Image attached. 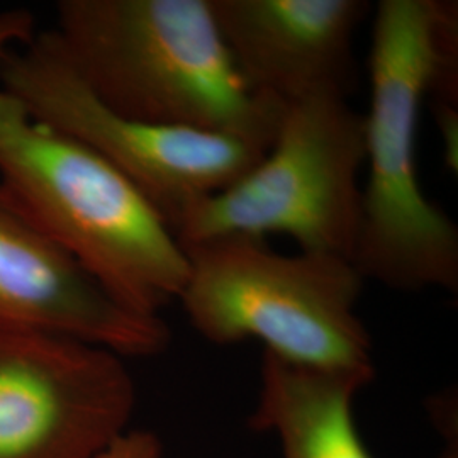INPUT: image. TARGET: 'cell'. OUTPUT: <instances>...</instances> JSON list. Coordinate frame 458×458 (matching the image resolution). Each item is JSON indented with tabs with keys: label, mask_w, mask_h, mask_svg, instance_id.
<instances>
[{
	"label": "cell",
	"mask_w": 458,
	"mask_h": 458,
	"mask_svg": "<svg viewBox=\"0 0 458 458\" xmlns=\"http://www.w3.org/2000/svg\"><path fill=\"white\" fill-rule=\"evenodd\" d=\"M124 359L64 335L0 327V458H96L130 429Z\"/></svg>",
	"instance_id": "obj_7"
},
{
	"label": "cell",
	"mask_w": 458,
	"mask_h": 458,
	"mask_svg": "<svg viewBox=\"0 0 458 458\" xmlns=\"http://www.w3.org/2000/svg\"><path fill=\"white\" fill-rule=\"evenodd\" d=\"M56 14L68 62L109 109L272 145L285 104L248 85L211 0H62Z\"/></svg>",
	"instance_id": "obj_3"
},
{
	"label": "cell",
	"mask_w": 458,
	"mask_h": 458,
	"mask_svg": "<svg viewBox=\"0 0 458 458\" xmlns=\"http://www.w3.org/2000/svg\"><path fill=\"white\" fill-rule=\"evenodd\" d=\"M374 376L376 369H314L263 352L250 426L274 433L282 458H374L353 416L357 394Z\"/></svg>",
	"instance_id": "obj_10"
},
{
	"label": "cell",
	"mask_w": 458,
	"mask_h": 458,
	"mask_svg": "<svg viewBox=\"0 0 458 458\" xmlns=\"http://www.w3.org/2000/svg\"><path fill=\"white\" fill-rule=\"evenodd\" d=\"M182 250L187 278L177 301L204 340H259L263 352L314 369H374L372 338L357 314L365 280L348 259L284 255L246 234Z\"/></svg>",
	"instance_id": "obj_4"
},
{
	"label": "cell",
	"mask_w": 458,
	"mask_h": 458,
	"mask_svg": "<svg viewBox=\"0 0 458 458\" xmlns=\"http://www.w3.org/2000/svg\"><path fill=\"white\" fill-rule=\"evenodd\" d=\"M433 404H435L433 414L442 418L440 429H445V438H446V445L438 458H458V423L457 416L452 420V397L450 395L438 397Z\"/></svg>",
	"instance_id": "obj_12"
},
{
	"label": "cell",
	"mask_w": 458,
	"mask_h": 458,
	"mask_svg": "<svg viewBox=\"0 0 458 458\" xmlns=\"http://www.w3.org/2000/svg\"><path fill=\"white\" fill-rule=\"evenodd\" d=\"M33 36L30 13L0 14V55ZM0 182L130 311L160 316L179 299L187 259L162 214L94 149L34 119L2 87Z\"/></svg>",
	"instance_id": "obj_2"
},
{
	"label": "cell",
	"mask_w": 458,
	"mask_h": 458,
	"mask_svg": "<svg viewBox=\"0 0 458 458\" xmlns=\"http://www.w3.org/2000/svg\"><path fill=\"white\" fill-rule=\"evenodd\" d=\"M369 56L360 229L352 263L397 293L458 291V228L418 175V123L437 72L458 55L450 0H380Z\"/></svg>",
	"instance_id": "obj_1"
},
{
	"label": "cell",
	"mask_w": 458,
	"mask_h": 458,
	"mask_svg": "<svg viewBox=\"0 0 458 458\" xmlns=\"http://www.w3.org/2000/svg\"><path fill=\"white\" fill-rule=\"evenodd\" d=\"M0 87L34 119L94 149L162 214L168 228L191 204L240 181L268 148L245 140L157 126L100 102L53 31L0 55Z\"/></svg>",
	"instance_id": "obj_6"
},
{
	"label": "cell",
	"mask_w": 458,
	"mask_h": 458,
	"mask_svg": "<svg viewBox=\"0 0 458 458\" xmlns=\"http://www.w3.org/2000/svg\"><path fill=\"white\" fill-rule=\"evenodd\" d=\"M233 62L259 94L287 104L312 94L350 98L353 38L369 0H211Z\"/></svg>",
	"instance_id": "obj_9"
},
{
	"label": "cell",
	"mask_w": 458,
	"mask_h": 458,
	"mask_svg": "<svg viewBox=\"0 0 458 458\" xmlns=\"http://www.w3.org/2000/svg\"><path fill=\"white\" fill-rule=\"evenodd\" d=\"M160 438L149 429H128L96 458H162Z\"/></svg>",
	"instance_id": "obj_11"
},
{
	"label": "cell",
	"mask_w": 458,
	"mask_h": 458,
	"mask_svg": "<svg viewBox=\"0 0 458 458\" xmlns=\"http://www.w3.org/2000/svg\"><path fill=\"white\" fill-rule=\"evenodd\" d=\"M0 327L41 329L119 357H153L170 344L162 316L119 304L21 209L0 182Z\"/></svg>",
	"instance_id": "obj_8"
},
{
	"label": "cell",
	"mask_w": 458,
	"mask_h": 458,
	"mask_svg": "<svg viewBox=\"0 0 458 458\" xmlns=\"http://www.w3.org/2000/svg\"><path fill=\"white\" fill-rule=\"evenodd\" d=\"M365 115L348 98L287 102L262 160L240 181L191 204L172 225L181 246L228 234L282 233L302 251L348 259L360 229Z\"/></svg>",
	"instance_id": "obj_5"
}]
</instances>
